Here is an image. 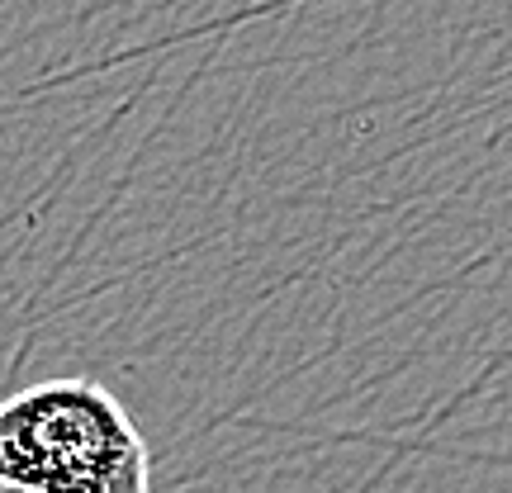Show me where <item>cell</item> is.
Wrapping results in <instances>:
<instances>
[{"label":"cell","instance_id":"obj_2","mask_svg":"<svg viewBox=\"0 0 512 493\" xmlns=\"http://www.w3.org/2000/svg\"><path fill=\"white\" fill-rule=\"evenodd\" d=\"M0 493H24V489H10V484H0Z\"/></svg>","mask_w":512,"mask_h":493},{"label":"cell","instance_id":"obj_1","mask_svg":"<svg viewBox=\"0 0 512 493\" xmlns=\"http://www.w3.org/2000/svg\"><path fill=\"white\" fill-rule=\"evenodd\" d=\"M0 484L24 493H152L138 422L95 380H48L0 403Z\"/></svg>","mask_w":512,"mask_h":493}]
</instances>
